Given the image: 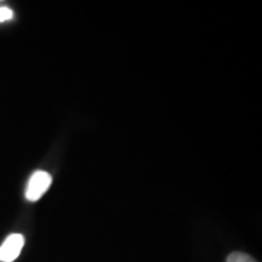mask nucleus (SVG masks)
Segmentation results:
<instances>
[{
  "label": "nucleus",
  "mask_w": 262,
  "mask_h": 262,
  "mask_svg": "<svg viewBox=\"0 0 262 262\" xmlns=\"http://www.w3.org/2000/svg\"><path fill=\"white\" fill-rule=\"evenodd\" d=\"M14 17V12H12V10H10L9 8H0V22H5V21H9V19H11Z\"/></svg>",
  "instance_id": "4"
},
{
  "label": "nucleus",
  "mask_w": 262,
  "mask_h": 262,
  "mask_svg": "<svg viewBox=\"0 0 262 262\" xmlns=\"http://www.w3.org/2000/svg\"><path fill=\"white\" fill-rule=\"evenodd\" d=\"M25 245V237L22 234H11L5 239L0 247V261L12 262L18 257Z\"/></svg>",
  "instance_id": "2"
},
{
  "label": "nucleus",
  "mask_w": 262,
  "mask_h": 262,
  "mask_svg": "<svg viewBox=\"0 0 262 262\" xmlns=\"http://www.w3.org/2000/svg\"><path fill=\"white\" fill-rule=\"evenodd\" d=\"M52 182L51 175L47 171H35L29 179L27 189H26V198L31 202L40 199L47 193Z\"/></svg>",
  "instance_id": "1"
},
{
  "label": "nucleus",
  "mask_w": 262,
  "mask_h": 262,
  "mask_svg": "<svg viewBox=\"0 0 262 262\" xmlns=\"http://www.w3.org/2000/svg\"><path fill=\"white\" fill-rule=\"evenodd\" d=\"M226 262H257L253 257L244 253H232L227 257Z\"/></svg>",
  "instance_id": "3"
}]
</instances>
